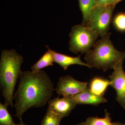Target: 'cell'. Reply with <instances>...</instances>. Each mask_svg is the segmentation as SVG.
Returning <instances> with one entry per match:
<instances>
[{
    "instance_id": "cell-1",
    "label": "cell",
    "mask_w": 125,
    "mask_h": 125,
    "mask_svg": "<svg viewBox=\"0 0 125 125\" xmlns=\"http://www.w3.org/2000/svg\"><path fill=\"white\" fill-rule=\"evenodd\" d=\"M54 90L51 80L44 71H22L18 89L14 94L15 116L20 120L30 108L44 106Z\"/></svg>"
},
{
    "instance_id": "cell-2",
    "label": "cell",
    "mask_w": 125,
    "mask_h": 125,
    "mask_svg": "<svg viewBox=\"0 0 125 125\" xmlns=\"http://www.w3.org/2000/svg\"><path fill=\"white\" fill-rule=\"evenodd\" d=\"M22 57L14 49L4 50L0 60V86L5 105L13 106L14 93L17 81L22 71Z\"/></svg>"
},
{
    "instance_id": "cell-3",
    "label": "cell",
    "mask_w": 125,
    "mask_h": 125,
    "mask_svg": "<svg viewBox=\"0 0 125 125\" xmlns=\"http://www.w3.org/2000/svg\"><path fill=\"white\" fill-rule=\"evenodd\" d=\"M108 32L97 41L93 49L87 52L84 59L90 68L95 67L106 72L114 69L117 64L125 59V52L118 51L110 39Z\"/></svg>"
},
{
    "instance_id": "cell-4",
    "label": "cell",
    "mask_w": 125,
    "mask_h": 125,
    "mask_svg": "<svg viewBox=\"0 0 125 125\" xmlns=\"http://www.w3.org/2000/svg\"><path fill=\"white\" fill-rule=\"evenodd\" d=\"M98 37L89 27L82 24L74 25L70 34V50L75 54H86L94 47Z\"/></svg>"
},
{
    "instance_id": "cell-5",
    "label": "cell",
    "mask_w": 125,
    "mask_h": 125,
    "mask_svg": "<svg viewBox=\"0 0 125 125\" xmlns=\"http://www.w3.org/2000/svg\"><path fill=\"white\" fill-rule=\"evenodd\" d=\"M115 7L112 5L96 6L91 13L86 26L94 30L98 37L105 36L110 29Z\"/></svg>"
},
{
    "instance_id": "cell-6",
    "label": "cell",
    "mask_w": 125,
    "mask_h": 125,
    "mask_svg": "<svg viewBox=\"0 0 125 125\" xmlns=\"http://www.w3.org/2000/svg\"><path fill=\"white\" fill-rule=\"evenodd\" d=\"M88 84L78 81L71 75H66L60 78L55 90L59 96L71 98L87 90Z\"/></svg>"
},
{
    "instance_id": "cell-7",
    "label": "cell",
    "mask_w": 125,
    "mask_h": 125,
    "mask_svg": "<svg viewBox=\"0 0 125 125\" xmlns=\"http://www.w3.org/2000/svg\"><path fill=\"white\" fill-rule=\"evenodd\" d=\"M123 62L121 61L117 64L109 78L110 85L116 92V101L125 109V72L123 69Z\"/></svg>"
},
{
    "instance_id": "cell-8",
    "label": "cell",
    "mask_w": 125,
    "mask_h": 125,
    "mask_svg": "<svg viewBox=\"0 0 125 125\" xmlns=\"http://www.w3.org/2000/svg\"><path fill=\"white\" fill-rule=\"evenodd\" d=\"M48 103V109L62 118L68 116L77 105L72 99L65 97L50 99Z\"/></svg>"
},
{
    "instance_id": "cell-9",
    "label": "cell",
    "mask_w": 125,
    "mask_h": 125,
    "mask_svg": "<svg viewBox=\"0 0 125 125\" xmlns=\"http://www.w3.org/2000/svg\"><path fill=\"white\" fill-rule=\"evenodd\" d=\"M77 105L89 104L94 106L107 102L104 96H97L93 93L88 89L87 90L71 97Z\"/></svg>"
},
{
    "instance_id": "cell-10",
    "label": "cell",
    "mask_w": 125,
    "mask_h": 125,
    "mask_svg": "<svg viewBox=\"0 0 125 125\" xmlns=\"http://www.w3.org/2000/svg\"><path fill=\"white\" fill-rule=\"evenodd\" d=\"M52 53L54 56V62L58 64L65 71L67 70L70 66L73 65H80L90 68L87 63H84L81 61L80 55L78 56L74 57L58 53L55 51H52Z\"/></svg>"
},
{
    "instance_id": "cell-11",
    "label": "cell",
    "mask_w": 125,
    "mask_h": 125,
    "mask_svg": "<svg viewBox=\"0 0 125 125\" xmlns=\"http://www.w3.org/2000/svg\"><path fill=\"white\" fill-rule=\"evenodd\" d=\"M110 84V80L100 76H95L90 80L88 89L96 95L104 96Z\"/></svg>"
},
{
    "instance_id": "cell-12",
    "label": "cell",
    "mask_w": 125,
    "mask_h": 125,
    "mask_svg": "<svg viewBox=\"0 0 125 125\" xmlns=\"http://www.w3.org/2000/svg\"><path fill=\"white\" fill-rule=\"evenodd\" d=\"M46 47L48 49L47 51L31 66V69L33 72H38L45 67L54 65L53 62L54 61L52 50L50 49L48 46H46Z\"/></svg>"
},
{
    "instance_id": "cell-13",
    "label": "cell",
    "mask_w": 125,
    "mask_h": 125,
    "mask_svg": "<svg viewBox=\"0 0 125 125\" xmlns=\"http://www.w3.org/2000/svg\"><path fill=\"white\" fill-rule=\"evenodd\" d=\"M79 2L83 15L82 25L86 26L92 11L97 6V1L96 0H79Z\"/></svg>"
},
{
    "instance_id": "cell-14",
    "label": "cell",
    "mask_w": 125,
    "mask_h": 125,
    "mask_svg": "<svg viewBox=\"0 0 125 125\" xmlns=\"http://www.w3.org/2000/svg\"><path fill=\"white\" fill-rule=\"evenodd\" d=\"M110 113L106 109L105 110V116L104 118L89 117L84 122L79 123L76 125H125V124L120 122H112Z\"/></svg>"
},
{
    "instance_id": "cell-15",
    "label": "cell",
    "mask_w": 125,
    "mask_h": 125,
    "mask_svg": "<svg viewBox=\"0 0 125 125\" xmlns=\"http://www.w3.org/2000/svg\"><path fill=\"white\" fill-rule=\"evenodd\" d=\"M112 22L116 31L122 33H125V12H119L115 15Z\"/></svg>"
},
{
    "instance_id": "cell-16",
    "label": "cell",
    "mask_w": 125,
    "mask_h": 125,
    "mask_svg": "<svg viewBox=\"0 0 125 125\" xmlns=\"http://www.w3.org/2000/svg\"><path fill=\"white\" fill-rule=\"evenodd\" d=\"M62 117L48 109L41 125H60Z\"/></svg>"
},
{
    "instance_id": "cell-17",
    "label": "cell",
    "mask_w": 125,
    "mask_h": 125,
    "mask_svg": "<svg viewBox=\"0 0 125 125\" xmlns=\"http://www.w3.org/2000/svg\"><path fill=\"white\" fill-rule=\"evenodd\" d=\"M7 107L5 104L0 103V125H17L14 123Z\"/></svg>"
},
{
    "instance_id": "cell-18",
    "label": "cell",
    "mask_w": 125,
    "mask_h": 125,
    "mask_svg": "<svg viewBox=\"0 0 125 125\" xmlns=\"http://www.w3.org/2000/svg\"><path fill=\"white\" fill-rule=\"evenodd\" d=\"M97 5H112L115 6L116 0H96Z\"/></svg>"
},
{
    "instance_id": "cell-19",
    "label": "cell",
    "mask_w": 125,
    "mask_h": 125,
    "mask_svg": "<svg viewBox=\"0 0 125 125\" xmlns=\"http://www.w3.org/2000/svg\"><path fill=\"white\" fill-rule=\"evenodd\" d=\"M20 122L18 124H17V125H26L24 124L23 122L22 121V119H20Z\"/></svg>"
},
{
    "instance_id": "cell-20",
    "label": "cell",
    "mask_w": 125,
    "mask_h": 125,
    "mask_svg": "<svg viewBox=\"0 0 125 125\" xmlns=\"http://www.w3.org/2000/svg\"><path fill=\"white\" fill-rule=\"evenodd\" d=\"M122 0H116V4H118V2H120Z\"/></svg>"
}]
</instances>
